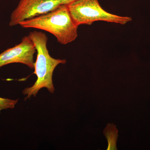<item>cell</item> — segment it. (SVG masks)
<instances>
[{
	"label": "cell",
	"instance_id": "cell-1",
	"mask_svg": "<svg viewBox=\"0 0 150 150\" xmlns=\"http://www.w3.org/2000/svg\"><path fill=\"white\" fill-rule=\"evenodd\" d=\"M19 25L23 28H36L50 33L63 45L74 41L78 36L79 25L73 19L67 5H61L54 10Z\"/></svg>",
	"mask_w": 150,
	"mask_h": 150
},
{
	"label": "cell",
	"instance_id": "cell-2",
	"mask_svg": "<svg viewBox=\"0 0 150 150\" xmlns=\"http://www.w3.org/2000/svg\"><path fill=\"white\" fill-rule=\"evenodd\" d=\"M28 36L35 45L37 52V59L35 62L34 74L37 80L34 84L25 88L23 91L25 98L35 96L41 88H45L49 92L53 93L55 88L53 82V73L55 69L60 64H65V59H56L50 56L47 44L48 38L45 33L40 31L30 33Z\"/></svg>",
	"mask_w": 150,
	"mask_h": 150
},
{
	"label": "cell",
	"instance_id": "cell-3",
	"mask_svg": "<svg viewBox=\"0 0 150 150\" xmlns=\"http://www.w3.org/2000/svg\"><path fill=\"white\" fill-rule=\"evenodd\" d=\"M70 14L78 25H90L93 22L103 21L125 25L132 21L130 17L109 13L101 7L98 0H76L68 5Z\"/></svg>",
	"mask_w": 150,
	"mask_h": 150
},
{
	"label": "cell",
	"instance_id": "cell-4",
	"mask_svg": "<svg viewBox=\"0 0 150 150\" xmlns=\"http://www.w3.org/2000/svg\"><path fill=\"white\" fill-rule=\"evenodd\" d=\"M61 5L57 0H20L12 13L9 25H18L21 22L54 10Z\"/></svg>",
	"mask_w": 150,
	"mask_h": 150
},
{
	"label": "cell",
	"instance_id": "cell-5",
	"mask_svg": "<svg viewBox=\"0 0 150 150\" xmlns=\"http://www.w3.org/2000/svg\"><path fill=\"white\" fill-rule=\"evenodd\" d=\"M36 51L29 36H25L20 43L0 54V68L13 63H21L34 69V55Z\"/></svg>",
	"mask_w": 150,
	"mask_h": 150
},
{
	"label": "cell",
	"instance_id": "cell-6",
	"mask_svg": "<svg viewBox=\"0 0 150 150\" xmlns=\"http://www.w3.org/2000/svg\"><path fill=\"white\" fill-rule=\"evenodd\" d=\"M118 130L113 123H108L103 131L105 136L108 142L107 150H117L116 142L118 137Z\"/></svg>",
	"mask_w": 150,
	"mask_h": 150
},
{
	"label": "cell",
	"instance_id": "cell-7",
	"mask_svg": "<svg viewBox=\"0 0 150 150\" xmlns=\"http://www.w3.org/2000/svg\"><path fill=\"white\" fill-rule=\"evenodd\" d=\"M18 99L13 100L3 98L0 97V114L2 110L13 109L18 101Z\"/></svg>",
	"mask_w": 150,
	"mask_h": 150
},
{
	"label": "cell",
	"instance_id": "cell-8",
	"mask_svg": "<svg viewBox=\"0 0 150 150\" xmlns=\"http://www.w3.org/2000/svg\"><path fill=\"white\" fill-rule=\"evenodd\" d=\"M57 1H58L61 5H68L76 0H57Z\"/></svg>",
	"mask_w": 150,
	"mask_h": 150
}]
</instances>
